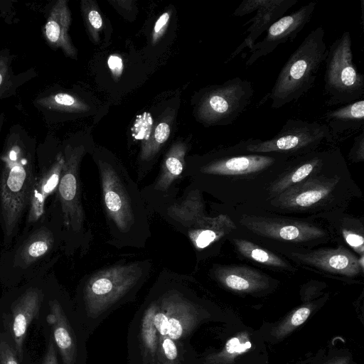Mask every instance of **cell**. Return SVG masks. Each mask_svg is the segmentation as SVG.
<instances>
[{"mask_svg": "<svg viewBox=\"0 0 364 364\" xmlns=\"http://www.w3.org/2000/svg\"><path fill=\"white\" fill-rule=\"evenodd\" d=\"M100 181L109 243L117 248H144L151 236L149 211L137 183L114 157L94 156Z\"/></svg>", "mask_w": 364, "mask_h": 364, "instance_id": "obj_1", "label": "cell"}, {"mask_svg": "<svg viewBox=\"0 0 364 364\" xmlns=\"http://www.w3.org/2000/svg\"><path fill=\"white\" fill-rule=\"evenodd\" d=\"M35 139L20 125L10 128L0 154L2 250L21 232L36 171Z\"/></svg>", "mask_w": 364, "mask_h": 364, "instance_id": "obj_2", "label": "cell"}, {"mask_svg": "<svg viewBox=\"0 0 364 364\" xmlns=\"http://www.w3.org/2000/svg\"><path fill=\"white\" fill-rule=\"evenodd\" d=\"M63 221L55 199L46 218L1 251L0 284L6 290L50 272L63 252Z\"/></svg>", "mask_w": 364, "mask_h": 364, "instance_id": "obj_3", "label": "cell"}, {"mask_svg": "<svg viewBox=\"0 0 364 364\" xmlns=\"http://www.w3.org/2000/svg\"><path fill=\"white\" fill-rule=\"evenodd\" d=\"M63 151L65 161L54 197L63 221V253L67 256L79 253L82 257L88 253L92 241L82 203L80 176V164L86 149L82 144H68Z\"/></svg>", "mask_w": 364, "mask_h": 364, "instance_id": "obj_4", "label": "cell"}, {"mask_svg": "<svg viewBox=\"0 0 364 364\" xmlns=\"http://www.w3.org/2000/svg\"><path fill=\"white\" fill-rule=\"evenodd\" d=\"M150 259L121 260L85 276L80 296L86 314L96 318L134 292L150 276Z\"/></svg>", "mask_w": 364, "mask_h": 364, "instance_id": "obj_5", "label": "cell"}, {"mask_svg": "<svg viewBox=\"0 0 364 364\" xmlns=\"http://www.w3.org/2000/svg\"><path fill=\"white\" fill-rule=\"evenodd\" d=\"M325 31L318 26L311 31L289 56L270 92L260 102L271 100V107L279 109L297 100L314 85L317 73L328 55Z\"/></svg>", "mask_w": 364, "mask_h": 364, "instance_id": "obj_6", "label": "cell"}, {"mask_svg": "<svg viewBox=\"0 0 364 364\" xmlns=\"http://www.w3.org/2000/svg\"><path fill=\"white\" fill-rule=\"evenodd\" d=\"M54 275L50 272L39 275L5 290L0 296V329L11 340L22 364H31L24 343L31 325L39 315Z\"/></svg>", "mask_w": 364, "mask_h": 364, "instance_id": "obj_7", "label": "cell"}, {"mask_svg": "<svg viewBox=\"0 0 364 364\" xmlns=\"http://www.w3.org/2000/svg\"><path fill=\"white\" fill-rule=\"evenodd\" d=\"M352 39L348 31L328 49L325 60L324 94L327 106L345 105L364 96V75L353 62Z\"/></svg>", "mask_w": 364, "mask_h": 364, "instance_id": "obj_8", "label": "cell"}, {"mask_svg": "<svg viewBox=\"0 0 364 364\" xmlns=\"http://www.w3.org/2000/svg\"><path fill=\"white\" fill-rule=\"evenodd\" d=\"M334 140L327 126L318 122L289 119L280 131L267 140L248 139L233 146L243 151L300 156L314 151L324 143Z\"/></svg>", "mask_w": 364, "mask_h": 364, "instance_id": "obj_9", "label": "cell"}, {"mask_svg": "<svg viewBox=\"0 0 364 364\" xmlns=\"http://www.w3.org/2000/svg\"><path fill=\"white\" fill-rule=\"evenodd\" d=\"M252 83L236 77L206 89L196 108L197 119L205 126L232 124L250 105Z\"/></svg>", "mask_w": 364, "mask_h": 364, "instance_id": "obj_10", "label": "cell"}, {"mask_svg": "<svg viewBox=\"0 0 364 364\" xmlns=\"http://www.w3.org/2000/svg\"><path fill=\"white\" fill-rule=\"evenodd\" d=\"M68 298L54 275L36 321L43 335L50 336L63 364H77V336L69 315Z\"/></svg>", "mask_w": 364, "mask_h": 364, "instance_id": "obj_11", "label": "cell"}, {"mask_svg": "<svg viewBox=\"0 0 364 364\" xmlns=\"http://www.w3.org/2000/svg\"><path fill=\"white\" fill-rule=\"evenodd\" d=\"M287 156L277 154H257L241 151L232 146L201 163L187 166L184 177L200 176H240L256 173L282 164Z\"/></svg>", "mask_w": 364, "mask_h": 364, "instance_id": "obj_12", "label": "cell"}, {"mask_svg": "<svg viewBox=\"0 0 364 364\" xmlns=\"http://www.w3.org/2000/svg\"><path fill=\"white\" fill-rule=\"evenodd\" d=\"M64 161L63 150L52 156H38L35 180L20 233L28 231L47 216L58 187Z\"/></svg>", "mask_w": 364, "mask_h": 364, "instance_id": "obj_13", "label": "cell"}, {"mask_svg": "<svg viewBox=\"0 0 364 364\" xmlns=\"http://www.w3.org/2000/svg\"><path fill=\"white\" fill-rule=\"evenodd\" d=\"M321 171L273 198L272 204L282 210L306 212L330 202L336 196L341 179L338 176L321 174Z\"/></svg>", "mask_w": 364, "mask_h": 364, "instance_id": "obj_14", "label": "cell"}, {"mask_svg": "<svg viewBox=\"0 0 364 364\" xmlns=\"http://www.w3.org/2000/svg\"><path fill=\"white\" fill-rule=\"evenodd\" d=\"M291 256L303 267L327 276L351 279L363 273V256L358 259L343 246L291 251Z\"/></svg>", "mask_w": 364, "mask_h": 364, "instance_id": "obj_15", "label": "cell"}, {"mask_svg": "<svg viewBox=\"0 0 364 364\" xmlns=\"http://www.w3.org/2000/svg\"><path fill=\"white\" fill-rule=\"evenodd\" d=\"M240 222L259 236L282 242L307 243L328 236L324 230L314 224L294 220L243 215Z\"/></svg>", "mask_w": 364, "mask_h": 364, "instance_id": "obj_16", "label": "cell"}, {"mask_svg": "<svg viewBox=\"0 0 364 364\" xmlns=\"http://www.w3.org/2000/svg\"><path fill=\"white\" fill-rule=\"evenodd\" d=\"M297 2V0H243L232 15L242 17L252 12L256 14L246 23H251L245 31L248 34L227 61H231L245 48L250 50L257 38Z\"/></svg>", "mask_w": 364, "mask_h": 364, "instance_id": "obj_17", "label": "cell"}, {"mask_svg": "<svg viewBox=\"0 0 364 364\" xmlns=\"http://www.w3.org/2000/svg\"><path fill=\"white\" fill-rule=\"evenodd\" d=\"M316 6V1H310L273 23L267 30L264 38L255 43L250 50L251 54L245 63L246 65H252L260 58L272 53L280 44L293 41L311 20Z\"/></svg>", "mask_w": 364, "mask_h": 364, "instance_id": "obj_18", "label": "cell"}, {"mask_svg": "<svg viewBox=\"0 0 364 364\" xmlns=\"http://www.w3.org/2000/svg\"><path fill=\"white\" fill-rule=\"evenodd\" d=\"M187 151L186 143L181 141L173 143L164 158L158 176L152 183L141 190V193L166 195L176 190V182L182 178L186 169Z\"/></svg>", "mask_w": 364, "mask_h": 364, "instance_id": "obj_19", "label": "cell"}, {"mask_svg": "<svg viewBox=\"0 0 364 364\" xmlns=\"http://www.w3.org/2000/svg\"><path fill=\"white\" fill-rule=\"evenodd\" d=\"M213 274L225 288L237 293H255L269 287V278L257 269L245 266H214Z\"/></svg>", "mask_w": 364, "mask_h": 364, "instance_id": "obj_20", "label": "cell"}, {"mask_svg": "<svg viewBox=\"0 0 364 364\" xmlns=\"http://www.w3.org/2000/svg\"><path fill=\"white\" fill-rule=\"evenodd\" d=\"M71 13L66 0H58L52 6L44 26V35L50 47L60 48L69 58H76L77 51L69 36Z\"/></svg>", "mask_w": 364, "mask_h": 364, "instance_id": "obj_21", "label": "cell"}, {"mask_svg": "<svg viewBox=\"0 0 364 364\" xmlns=\"http://www.w3.org/2000/svg\"><path fill=\"white\" fill-rule=\"evenodd\" d=\"M333 151H314L298 156L281 177L269 187L270 196L274 198L290 187L303 181L322 170L329 161Z\"/></svg>", "mask_w": 364, "mask_h": 364, "instance_id": "obj_22", "label": "cell"}, {"mask_svg": "<svg viewBox=\"0 0 364 364\" xmlns=\"http://www.w3.org/2000/svg\"><path fill=\"white\" fill-rule=\"evenodd\" d=\"M326 126L334 140L363 129L364 99L328 110L323 114Z\"/></svg>", "mask_w": 364, "mask_h": 364, "instance_id": "obj_23", "label": "cell"}, {"mask_svg": "<svg viewBox=\"0 0 364 364\" xmlns=\"http://www.w3.org/2000/svg\"><path fill=\"white\" fill-rule=\"evenodd\" d=\"M171 117L168 114L161 119L148 137L142 141L139 154L138 181H141L151 168V164L171 133Z\"/></svg>", "mask_w": 364, "mask_h": 364, "instance_id": "obj_24", "label": "cell"}, {"mask_svg": "<svg viewBox=\"0 0 364 364\" xmlns=\"http://www.w3.org/2000/svg\"><path fill=\"white\" fill-rule=\"evenodd\" d=\"M232 242L237 252L249 259L274 269H290L291 268L282 257L251 241L233 239Z\"/></svg>", "mask_w": 364, "mask_h": 364, "instance_id": "obj_25", "label": "cell"}, {"mask_svg": "<svg viewBox=\"0 0 364 364\" xmlns=\"http://www.w3.org/2000/svg\"><path fill=\"white\" fill-rule=\"evenodd\" d=\"M251 348L250 335L243 331L228 340L220 351L207 355L204 362L205 364H232L238 356L248 352Z\"/></svg>", "mask_w": 364, "mask_h": 364, "instance_id": "obj_26", "label": "cell"}, {"mask_svg": "<svg viewBox=\"0 0 364 364\" xmlns=\"http://www.w3.org/2000/svg\"><path fill=\"white\" fill-rule=\"evenodd\" d=\"M155 308L151 302L144 311L141 324L140 340L144 363H155L159 333L154 323Z\"/></svg>", "mask_w": 364, "mask_h": 364, "instance_id": "obj_27", "label": "cell"}, {"mask_svg": "<svg viewBox=\"0 0 364 364\" xmlns=\"http://www.w3.org/2000/svg\"><path fill=\"white\" fill-rule=\"evenodd\" d=\"M333 227L342 239L360 256L364 252V228L359 220L346 216L336 220Z\"/></svg>", "mask_w": 364, "mask_h": 364, "instance_id": "obj_28", "label": "cell"}, {"mask_svg": "<svg viewBox=\"0 0 364 364\" xmlns=\"http://www.w3.org/2000/svg\"><path fill=\"white\" fill-rule=\"evenodd\" d=\"M41 107L53 111L82 113L90 109L89 105L79 97L66 92H58L38 101Z\"/></svg>", "mask_w": 364, "mask_h": 364, "instance_id": "obj_29", "label": "cell"}, {"mask_svg": "<svg viewBox=\"0 0 364 364\" xmlns=\"http://www.w3.org/2000/svg\"><path fill=\"white\" fill-rule=\"evenodd\" d=\"M313 309L312 304H306L294 309L272 329L271 336L276 339L287 336L307 320Z\"/></svg>", "mask_w": 364, "mask_h": 364, "instance_id": "obj_30", "label": "cell"}, {"mask_svg": "<svg viewBox=\"0 0 364 364\" xmlns=\"http://www.w3.org/2000/svg\"><path fill=\"white\" fill-rule=\"evenodd\" d=\"M81 11L87 31L95 43L100 41V34L103 28V20L95 1L82 0Z\"/></svg>", "mask_w": 364, "mask_h": 364, "instance_id": "obj_31", "label": "cell"}, {"mask_svg": "<svg viewBox=\"0 0 364 364\" xmlns=\"http://www.w3.org/2000/svg\"><path fill=\"white\" fill-rule=\"evenodd\" d=\"M12 58L7 50L0 52V99L11 93L17 87V77L11 68Z\"/></svg>", "mask_w": 364, "mask_h": 364, "instance_id": "obj_32", "label": "cell"}, {"mask_svg": "<svg viewBox=\"0 0 364 364\" xmlns=\"http://www.w3.org/2000/svg\"><path fill=\"white\" fill-rule=\"evenodd\" d=\"M156 364H181L175 341L167 336H159L155 358Z\"/></svg>", "mask_w": 364, "mask_h": 364, "instance_id": "obj_33", "label": "cell"}, {"mask_svg": "<svg viewBox=\"0 0 364 364\" xmlns=\"http://www.w3.org/2000/svg\"><path fill=\"white\" fill-rule=\"evenodd\" d=\"M0 364H22L8 335L0 329Z\"/></svg>", "mask_w": 364, "mask_h": 364, "instance_id": "obj_34", "label": "cell"}, {"mask_svg": "<svg viewBox=\"0 0 364 364\" xmlns=\"http://www.w3.org/2000/svg\"><path fill=\"white\" fill-rule=\"evenodd\" d=\"M171 13L169 11L164 12L156 20L154 26L151 41L152 43H156L164 35L170 20Z\"/></svg>", "mask_w": 364, "mask_h": 364, "instance_id": "obj_35", "label": "cell"}, {"mask_svg": "<svg viewBox=\"0 0 364 364\" xmlns=\"http://www.w3.org/2000/svg\"><path fill=\"white\" fill-rule=\"evenodd\" d=\"M348 159L353 162L364 160V129L353 139V144L348 154Z\"/></svg>", "mask_w": 364, "mask_h": 364, "instance_id": "obj_36", "label": "cell"}, {"mask_svg": "<svg viewBox=\"0 0 364 364\" xmlns=\"http://www.w3.org/2000/svg\"><path fill=\"white\" fill-rule=\"evenodd\" d=\"M45 338L46 347L41 364H59L58 353L53 339L48 336Z\"/></svg>", "mask_w": 364, "mask_h": 364, "instance_id": "obj_37", "label": "cell"}, {"mask_svg": "<svg viewBox=\"0 0 364 364\" xmlns=\"http://www.w3.org/2000/svg\"><path fill=\"white\" fill-rule=\"evenodd\" d=\"M108 67L115 80H118L123 72V61L120 56L117 55H111L107 60Z\"/></svg>", "mask_w": 364, "mask_h": 364, "instance_id": "obj_38", "label": "cell"}, {"mask_svg": "<svg viewBox=\"0 0 364 364\" xmlns=\"http://www.w3.org/2000/svg\"><path fill=\"white\" fill-rule=\"evenodd\" d=\"M111 3L116 6L117 5L118 9H122V8L125 11H131L133 8V4L134 2L132 1H112Z\"/></svg>", "mask_w": 364, "mask_h": 364, "instance_id": "obj_39", "label": "cell"}, {"mask_svg": "<svg viewBox=\"0 0 364 364\" xmlns=\"http://www.w3.org/2000/svg\"><path fill=\"white\" fill-rule=\"evenodd\" d=\"M350 358L347 355L338 356L328 360L323 364H349Z\"/></svg>", "mask_w": 364, "mask_h": 364, "instance_id": "obj_40", "label": "cell"}, {"mask_svg": "<svg viewBox=\"0 0 364 364\" xmlns=\"http://www.w3.org/2000/svg\"><path fill=\"white\" fill-rule=\"evenodd\" d=\"M4 114H1L0 115V133H1V128L3 127V124H4Z\"/></svg>", "mask_w": 364, "mask_h": 364, "instance_id": "obj_41", "label": "cell"}]
</instances>
